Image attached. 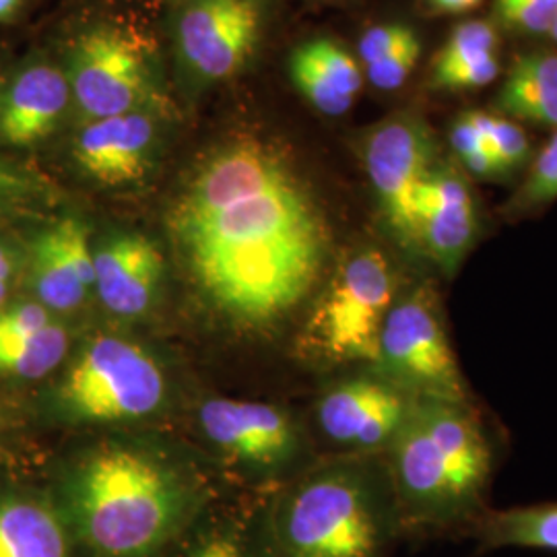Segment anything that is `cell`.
Masks as SVG:
<instances>
[{
  "label": "cell",
  "instance_id": "2e32d148",
  "mask_svg": "<svg viewBox=\"0 0 557 557\" xmlns=\"http://www.w3.org/2000/svg\"><path fill=\"white\" fill-rule=\"evenodd\" d=\"M96 294L124 319L143 317L158 298L163 278L160 248L143 234H119L94 250Z\"/></svg>",
  "mask_w": 557,
  "mask_h": 557
},
{
  "label": "cell",
  "instance_id": "5b68a950",
  "mask_svg": "<svg viewBox=\"0 0 557 557\" xmlns=\"http://www.w3.org/2000/svg\"><path fill=\"white\" fill-rule=\"evenodd\" d=\"M405 283L379 246L351 250L314 296L304 331L310 351L331 363H374L384 320Z\"/></svg>",
  "mask_w": 557,
  "mask_h": 557
},
{
  "label": "cell",
  "instance_id": "7a4b0ae2",
  "mask_svg": "<svg viewBox=\"0 0 557 557\" xmlns=\"http://www.w3.org/2000/svg\"><path fill=\"white\" fill-rule=\"evenodd\" d=\"M200 499L172 462L131 444H106L62 483L60 512L98 557H151L190 522Z\"/></svg>",
  "mask_w": 557,
  "mask_h": 557
},
{
  "label": "cell",
  "instance_id": "7c38bea8",
  "mask_svg": "<svg viewBox=\"0 0 557 557\" xmlns=\"http://www.w3.org/2000/svg\"><path fill=\"white\" fill-rule=\"evenodd\" d=\"M260 21L259 0H195L178 21L180 54L200 79H230L250 59Z\"/></svg>",
  "mask_w": 557,
  "mask_h": 557
},
{
  "label": "cell",
  "instance_id": "ffe728a7",
  "mask_svg": "<svg viewBox=\"0 0 557 557\" xmlns=\"http://www.w3.org/2000/svg\"><path fill=\"white\" fill-rule=\"evenodd\" d=\"M473 529L483 549L520 547L557 552V502L485 510L473 522Z\"/></svg>",
  "mask_w": 557,
  "mask_h": 557
},
{
  "label": "cell",
  "instance_id": "d6986e66",
  "mask_svg": "<svg viewBox=\"0 0 557 557\" xmlns=\"http://www.w3.org/2000/svg\"><path fill=\"white\" fill-rule=\"evenodd\" d=\"M496 106L506 119L557 131V50L517 57L499 87Z\"/></svg>",
  "mask_w": 557,
  "mask_h": 557
},
{
  "label": "cell",
  "instance_id": "4fadbf2b",
  "mask_svg": "<svg viewBox=\"0 0 557 557\" xmlns=\"http://www.w3.org/2000/svg\"><path fill=\"white\" fill-rule=\"evenodd\" d=\"M205 436L242 462L277 467L298 453L296 423L275 405L213 398L202 403Z\"/></svg>",
  "mask_w": 557,
  "mask_h": 557
},
{
  "label": "cell",
  "instance_id": "9a60e30c",
  "mask_svg": "<svg viewBox=\"0 0 557 557\" xmlns=\"http://www.w3.org/2000/svg\"><path fill=\"white\" fill-rule=\"evenodd\" d=\"M32 285L50 312L79 308L96 287L94 250L85 223L66 218L48 227L34 244Z\"/></svg>",
  "mask_w": 557,
  "mask_h": 557
},
{
  "label": "cell",
  "instance_id": "836d02e7",
  "mask_svg": "<svg viewBox=\"0 0 557 557\" xmlns=\"http://www.w3.org/2000/svg\"><path fill=\"white\" fill-rule=\"evenodd\" d=\"M11 283H13V260L11 255L0 246V308L9 296Z\"/></svg>",
  "mask_w": 557,
  "mask_h": 557
},
{
  "label": "cell",
  "instance_id": "4316f807",
  "mask_svg": "<svg viewBox=\"0 0 557 557\" xmlns=\"http://www.w3.org/2000/svg\"><path fill=\"white\" fill-rule=\"evenodd\" d=\"M419 57H421V41H411L405 48L388 54L386 59L376 60L363 66L366 69L363 75L376 89L395 91L413 75V71L418 69Z\"/></svg>",
  "mask_w": 557,
  "mask_h": 557
},
{
  "label": "cell",
  "instance_id": "1f68e13d",
  "mask_svg": "<svg viewBox=\"0 0 557 557\" xmlns=\"http://www.w3.org/2000/svg\"><path fill=\"white\" fill-rule=\"evenodd\" d=\"M186 557H244V552L238 539L220 533L200 541Z\"/></svg>",
  "mask_w": 557,
  "mask_h": 557
},
{
  "label": "cell",
  "instance_id": "ba28073f",
  "mask_svg": "<svg viewBox=\"0 0 557 557\" xmlns=\"http://www.w3.org/2000/svg\"><path fill=\"white\" fill-rule=\"evenodd\" d=\"M436 135L425 120L397 114L382 120L361 143V161L380 215L398 248L419 257V199L442 160Z\"/></svg>",
  "mask_w": 557,
  "mask_h": 557
},
{
  "label": "cell",
  "instance_id": "6da1fadb",
  "mask_svg": "<svg viewBox=\"0 0 557 557\" xmlns=\"http://www.w3.org/2000/svg\"><path fill=\"white\" fill-rule=\"evenodd\" d=\"M168 225L200 296L244 326L292 317L331 262V227L312 188L281 149L250 135L200 161Z\"/></svg>",
  "mask_w": 557,
  "mask_h": 557
},
{
  "label": "cell",
  "instance_id": "603a6c76",
  "mask_svg": "<svg viewBox=\"0 0 557 557\" xmlns=\"http://www.w3.org/2000/svg\"><path fill=\"white\" fill-rule=\"evenodd\" d=\"M557 200V131L527 165L515 195L504 205V215L524 220Z\"/></svg>",
  "mask_w": 557,
  "mask_h": 557
},
{
  "label": "cell",
  "instance_id": "9c48e42d",
  "mask_svg": "<svg viewBox=\"0 0 557 557\" xmlns=\"http://www.w3.org/2000/svg\"><path fill=\"white\" fill-rule=\"evenodd\" d=\"M66 75L81 112L89 120L151 114L163 101L143 46L112 27L79 36Z\"/></svg>",
  "mask_w": 557,
  "mask_h": 557
},
{
  "label": "cell",
  "instance_id": "d4e9b609",
  "mask_svg": "<svg viewBox=\"0 0 557 557\" xmlns=\"http://www.w3.org/2000/svg\"><path fill=\"white\" fill-rule=\"evenodd\" d=\"M471 114L479 131L487 140V145L496 153L506 176H512L524 165H529V161L533 160L531 139L517 120L490 114V112H471Z\"/></svg>",
  "mask_w": 557,
  "mask_h": 557
},
{
  "label": "cell",
  "instance_id": "52a82bcc",
  "mask_svg": "<svg viewBox=\"0 0 557 557\" xmlns=\"http://www.w3.org/2000/svg\"><path fill=\"white\" fill-rule=\"evenodd\" d=\"M163 400L165 376L160 363L126 338L89 341L60 384L66 416L87 423L149 418Z\"/></svg>",
  "mask_w": 557,
  "mask_h": 557
},
{
  "label": "cell",
  "instance_id": "d6a6232c",
  "mask_svg": "<svg viewBox=\"0 0 557 557\" xmlns=\"http://www.w3.org/2000/svg\"><path fill=\"white\" fill-rule=\"evenodd\" d=\"M440 13H448V15H462L469 11H475L481 7L483 0H428Z\"/></svg>",
  "mask_w": 557,
  "mask_h": 557
},
{
  "label": "cell",
  "instance_id": "277c9868",
  "mask_svg": "<svg viewBox=\"0 0 557 557\" xmlns=\"http://www.w3.org/2000/svg\"><path fill=\"white\" fill-rule=\"evenodd\" d=\"M400 527L386 465L347 458L299 479L275 518L277 557H380Z\"/></svg>",
  "mask_w": 557,
  "mask_h": 557
},
{
  "label": "cell",
  "instance_id": "e0dca14e",
  "mask_svg": "<svg viewBox=\"0 0 557 557\" xmlns=\"http://www.w3.org/2000/svg\"><path fill=\"white\" fill-rule=\"evenodd\" d=\"M69 75L38 62L23 69L0 100V135L13 145H32L48 137L71 101Z\"/></svg>",
  "mask_w": 557,
  "mask_h": 557
},
{
  "label": "cell",
  "instance_id": "3957f363",
  "mask_svg": "<svg viewBox=\"0 0 557 557\" xmlns=\"http://www.w3.org/2000/svg\"><path fill=\"white\" fill-rule=\"evenodd\" d=\"M386 453L400 527L442 533L485 512L496 455L475 403L416 398Z\"/></svg>",
  "mask_w": 557,
  "mask_h": 557
},
{
  "label": "cell",
  "instance_id": "ac0fdd59",
  "mask_svg": "<svg viewBox=\"0 0 557 557\" xmlns=\"http://www.w3.org/2000/svg\"><path fill=\"white\" fill-rule=\"evenodd\" d=\"M71 529L59 506L0 494V557H71Z\"/></svg>",
  "mask_w": 557,
  "mask_h": 557
},
{
  "label": "cell",
  "instance_id": "cb8c5ba5",
  "mask_svg": "<svg viewBox=\"0 0 557 557\" xmlns=\"http://www.w3.org/2000/svg\"><path fill=\"white\" fill-rule=\"evenodd\" d=\"M498 29L490 21L471 20L458 23L432 60L430 81L434 83L471 62H478L490 54H498Z\"/></svg>",
  "mask_w": 557,
  "mask_h": 557
},
{
  "label": "cell",
  "instance_id": "44dd1931",
  "mask_svg": "<svg viewBox=\"0 0 557 557\" xmlns=\"http://www.w3.org/2000/svg\"><path fill=\"white\" fill-rule=\"evenodd\" d=\"M66 351L69 333L54 320L34 335L0 341V372L15 379H44L59 368Z\"/></svg>",
  "mask_w": 557,
  "mask_h": 557
},
{
  "label": "cell",
  "instance_id": "30bf717a",
  "mask_svg": "<svg viewBox=\"0 0 557 557\" xmlns=\"http://www.w3.org/2000/svg\"><path fill=\"white\" fill-rule=\"evenodd\" d=\"M481 236V209L471 178L442 158L419 199V257L442 283L460 273Z\"/></svg>",
  "mask_w": 557,
  "mask_h": 557
},
{
  "label": "cell",
  "instance_id": "5bb4252c",
  "mask_svg": "<svg viewBox=\"0 0 557 557\" xmlns=\"http://www.w3.org/2000/svg\"><path fill=\"white\" fill-rule=\"evenodd\" d=\"M158 126L149 112L89 120L75 140V160L103 186L139 182L153 160Z\"/></svg>",
  "mask_w": 557,
  "mask_h": 557
},
{
  "label": "cell",
  "instance_id": "f1b7e54d",
  "mask_svg": "<svg viewBox=\"0 0 557 557\" xmlns=\"http://www.w3.org/2000/svg\"><path fill=\"white\" fill-rule=\"evenodd\" d=\"M54 320V312L41 306L40 301H23L0 308V341L34 335Z\"/></svg>",
  "mask_w": 557,
  "mask_h": 557
},
{
  "label": "cell",
  "instance_id": "4dcf8cb0",
  "mask_svg": "<svg viewBox=\"0 0 557 557\" xmlns=\"http://www.w3.org/2000/svg\"><path fill=\"white\" fill-rule=\"evenodd\" d=\"M36 195L34 182L15 168L0 163V215L21 207Z\"/></svg>",
  "mask_w": 557,
  "mask_h": 557
},
{
  "label": "cell",
  "instance_id": "8d00e7d4",
  "mask_svg": "<svg viewBox=\"0 0 557 557\" xmlns=\"http://www.w3.org/2000/svg\"><path fill=\"white\" fill-rule=\"evenodd\" d=\"M0 100H2V94H0Z\"/></svg>",
  "mask_w": 557,
  "mask_h": 557
},
{
  "label": "cell",
  "instance_id": "f546056e",
  "mask_svg": "<svg viewBox=\"0 0 557 557\" xmlns=\"http://www.w3.org/2000/svg\"><path fill=\"white\" fill-rule=\"evenodd\" d=\"M499 71H502V66H499L498 54H490L485 59L458 69L442 79L434 81L432 85L436 89H446V91H471V89H481V87L492 85L494 81L498 79Z\"/></svg>",
  "mask_w": 557,
  "mask_h": 557
},
{
  "label": "cell",
  "instance_id": "8fae6325",
  "mask_svg": "<svg viewBox=\"0 0 557 557\" xmlns=\"http://www.w3.org/2000/svg\"><path fill=\"white\" fill-rule=\"evenodd\" d=\"M416 398L380 372L338 380L319 400L317 419L326 438L361 455L388 450Z\"/></svg>",
  "mask_w": 557,
  "mask_h": 557
},
{
  "label": "cell",
  "instance_id": "8992f818",
  "mask_svg": "<svg viewBox=\"0 0 557 557\" xmlns=\"http://www.w3.org/2000/svg\"><path fill=\"white\" fill-rule=\"evenodd\" d=\"M440 281L419 275L400 289L372 363L409 397L475 403L448 335Z\"/></svg>",
  "mask_w": 557,
  "mask_h": 557
},
{
  "label": "cell",
  "instance_id": "e575fe53",
  "mask_svg": "<svg viewBox=\"0 0 557 557\" xmlns=\"http://www.w3.org/2000/svg\"><path fill=\"white\" fill-rule=\"evenodd\" d=\"M20 4L21 0H0V21L13 17Z\"/></svg>",
  "mask_w": 557,
  "mask_h": 557
},
{
  "label": "cell",
  "instance_id": "d590c367",
  "mask_svg": "<svg viewBox=\"0 0 557 557\" xmlns=\"http://www.w3.org/2000/svg\"><path fill=\"white\" fill-rule=\"evenodd\" d=\"M547 38H552L554 40V44L557 46V17L554 23H552V27H549V34H547Z\"/></svg>",
  "mask_w": 557,
  "mask_h": 557
},
{
  "label": "cell",
  "instance_id": "83f0119b",
  "mask_svg": "<svg viewBox=\"0 0 557 557\" xmlns=\"http://www.w3.org/2000/svg\"><path fill=\"white\" fill-rule=\"evenodd\" d=\"M419 40L416 29L403 23H382L370 27L359 40V60L363 66L386 59L388 54L405 48L407 44Z\"/></svg>",
  "mask_w": 557,
  "mask_h": 557
},
{
  "label": "cell",
  "instance_id": "7402d4cb",
  "mask_svg": "<svg viewBox=\"0 0 557 557\" xmlns=\"http://www.w3.org/2000/svg\"><path fill=\"white\" fill-rule=\"evenodd\" d=\"M308 69H312L343 100L354 103L358 100L366 75L361 64L349 50L329 38L306 41L292 54Z\"/></svg>",
  "mask_w": 557,
  "mask_h": 557
},
{
  "label": "cell",
  "instance_id": "484cf974",
  "mask_svg": "<svg viewBox=\"0 0 557 557\" xmlns=\"http://www.w3.org/2000/svg\"><path fill=\"white\" fill-rule=\"evenodd\" d=\"M499 20L527 36H547L557 17V0H496Z\"/></svg>",
  "mask_w": 557,
  "mask_h": 557
}]
</instances>
